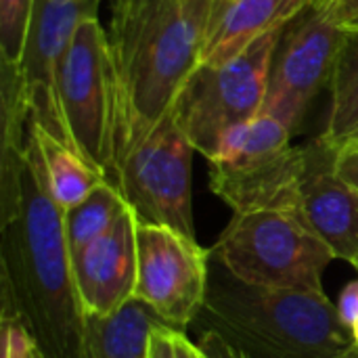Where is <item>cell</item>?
I'll list each match as a JSON object with an SVG mask.
<instances>
[{"label":"cell","instance_id":"20","mask_svg":"<svg viewBox=\"0 0 358 358\" xmlns=\"http://www.w3.org/2000/svg\"><path fill=\"white\" fill-rule=\"evenodd\" d=\"M336 174L358 193V141H350L334 149Z\"/></svg>","mask_w":358,"mask_h":358},{"label":"cell","instance_id":"18","mask_svg":"<svg viewBox=\"0 0 358 358\" xmlns=\"http://www.w3.org/2000/svg\"><path fill=\"white\" fill-rule=\"evenodd\" d=\"M128 210L126 199L109 180H103L84 201L65 210V231L71 258L105 235Z\"/></svg>","mask_w":358,"mask_h":358},{"label":"cell","instance_id":"28","mask_svg":"<svg viewBox=\"0 0 358 358\" xmlns=\"http://www.w3.org/2000/svg\"><path fill=\"white\" fill-rule=\"evenodd\" d=\"M352 336H355V342H357V346H358V321H357V325H355V329H352Z\"/></svg>","mask_w":358,"mask_h":358},{"label":"cell","instance_id":"29","mask_svg":"<svg viewBox=\"0 0 358 358\" xmlns=\"http://www.w3.org/2000/svg\"><path fill=\"white\" fill-rule=\"evenodd\" d=\"M29 358H36V350H31V357Z\"/></svg>","mask_w":358,"mask_h":358},{"label":"cell","instance_id":"3","mask_svg":"<svg viewBox=\"0 0 358 358\" xmlns=\"http://www.w3.org/2000/svg\"><path fill=\"white\" fill-rule=\"evenodd\" d=\"M195 323L245 358H338L357 344L325 292L252 285L214 256Z\"/></svg>","mask_w":358,"mask_h":358},{"label":"cell","instance_id":"11","mask_svg":"<svg viewBox=\"0 0 358 358\" xmlns=\"http://www.w3.org/2000/svg\"><path fill=\"white\" fill-rule=\"evenodd\" d=\"M99 6L101 0H36L25 50L15 67L29 120L67 145L71 143L59 101V71L78 25L99 17Z\"/></svg>","mask_w":358,"mask_h":358},{"label":"cell","instance_id":"14","mask_svg":"<svg viewBox=\"0 0 358 358\" xmlns=\"http://www.w3.org/2000/svg\"><path fill=\"white\" fill-rule=\"evenodd\" d=\"M317 0H214L199 65H220L262 36L287 27Z\"/></svg>","mask_w":358,"mask_h":358},{"label":"cell","instance_id":"13","mask_svg":"<svg viewBox=\"0 0 358 358\" xmlns=\"http://www.w3.org/2000/svg\"><path fill=\"white\" fill-rule=\"evenodd\" d=\"M136 218L128 210L105 235L73 256V277L86 315H111L134 298Z\"/></svg>","mask_w":358,"mask_h":358},{"label":"cell","instance_id":"24","mask_svg":"<svg viewBox=\"0 0 358 358\" xmlns=\"http://www.w3.org/2000/svg\"><path fill=\"white\" fill-rule=\"evenodd\" d=\"M176 358H203L197 344H193L185 331H176Z\"/></svg>","mask_w":358,"mask_h":358},{"label":"cell","instance_id":"16","mask_svg":"<svg viewBox=\"0 0 358 358\" xmlns=\"http://www.w3.org/2000/svg\"><path fill=\"white\" fill-rule=\"evenodd\" d=\"M29 132L36 138L52 197L63 210L84 201L105 178V174L86 159L76 147L59 141L29 120Z\"/></svg>","mask_w":358,"mask_h":358},{"label":"cell","instance_id":"7","mask_svg":"<svg viewBox=\"0 0 358 358\" xmlns=\"http://www.w3.org/2000/svg\"><path fill=\"white\" fill-rule=\"evenodd\" d=\"M195 151L172 107L128 149L111 185L117 187L138 222L170 227L197 239L193 220Z\"/></svg>","mask_w":358,"mask_h":358},{"label":"cell","instance_id":"23","mask_svg":"<svg viewBox=\"0 0 358 358\" xmlns=\"http://www.w3.org/2000/svg\"><path fill=\"white\" fill-rule=\"evenodd\" d=\"M338 313L344 325L352 331L358 321V281H352L344 287L338 300Z\"/></svg>","mask_w":358,"mask_h":358},{"label":"cell","instance_id":"6","mask_svg":"<svg viewBox=\"0 0 358 358\" xmlns=\"http://www.w3.org/2000/svg\"><path fill=\"white\" fill-rule=\"evenodd\" d=\"M283 29H275L220 65H197L172 109L197 153L208 159L237 126L258 117Z\"/></svg>","mask_w":358,"mask_h":358},{"label":"cell","instance_id":"21","mask_svg":"<svg viewBox=\"0 0 358 358\" xmlns=\"http://www.w3.org/2000/svg\"><path fill=\"white\" fill-rule=\"evenodd\" d=\"M176 331L168 325H159L151 331L147 358H176Z\"/></svg>","mask_w":358,"mask_h":358},{"label":"cell","instance_id":"22","mask_svg":"<svg viewBox=\"0 0 358 358\" xmlns=\"http://www.w3.org/2000/svg\"><path fill=\"white\" fill-rule=\"evenodd\" d=\"M197 346H199L203 358H245L233 346H229L222 338H218L216 334H208V331H201Z\"/></svg>","mask_w":358,"mask_h":358},{"label":"cell","instance_id":"9","mask_svg":"<svg viewBox=\"0 0 358 358\" xmlns=\"http://www.w3.org/2000/svg\"><path fill=\"white\" fill-rule=\"evenodd\" d=\"M136 256L134 298L166 325L185 331L206 302L212 250L170 227L136 220Z\"/></svg>","mask_w":358,"mask_h":358},{"label":"cell","instance_id":"4","mask_svg":"<svg viewBox=\"0 0 358 358\" xmlns=\"http://www.w3.org/2000/svg\"><path fill=\"white\" fill-rule=\"evenodd\" d=\"M212 256L245 283L315 294L323 292V273L336 260L306 222L287 210L233 212Z\"/></svg>","mask_w":358,"mask_h":358},{"label":"cell","instance_id":"26","mask_svg":"<svg viewBox=\"0 0 358 358\" xmlns=\"http://www.w3.org/2000/svg\"><path fill=\"white\" fill-rule=\"evenodd\" d=\"M357 2L358 0H317L315 6L323 8V10L329 13L331 17H338L342 10H346L348 6H352V4H357Z\"/></svg>","mask_w":358,"mask_h":358},{"label":"cell","instance_id":"2","mask_svg":"<svg viewBox=\"0 0 358 358\" xmlns=\"http://www.w3.org/2000/svg\"><path fill=\"white\" fill-rule=\"evenodd\" d=\"M214 0H109L113 182L128 149L174 105L201 59Z\"/></svg>","mask_w":358,"mask_h":358},{"label":"cell","instance_id":"8","mask_svg":"<svg viewBox=\"0 0 358 358\" xmlns=\"http://www.w3.org/2000/svg\"><path fill=\"white\" fill-rule=\"evenodd\" d=\"M59 101L69 143L109 180L113 172V73L107 29L82 21L59 71Z\"/></svg>","mask_w":358,"mask_h":358},{"label":"cell","instance_id":"10","mask_svg":"<svg viewBox=\"0 0 358 358\" xmlns=\"http://www.w3.org/2000/svg\"><path fill=\"white\" fill-rule=\"evenodd\" d=\"M346 38L348 31L315 4L294 19L275 52L260 115L275 117L296 132L313 99L331 84Z\"/></svg>","mask_w":358,"mask_h":358},{"label":"cell","instance_id":"5","mask_svg":"<svg viewBox=\"0 0 358 358\" xmlns=\"http://www.w3.org/2000/svg\"><path fill=\"white\" fill-rule=\"evenodd\" d=\"M275 117L258 115L233 128L210 162V187L233 212L287 210L298 214L306 166L304 145Z\"/></svg>","mask_w":358,"mask_h":358},{"label":"cell","instance_id":"19","mask_svg":"<svg viewBox=\"0 0 358 358\" xmlns=\"http://www.w3.org/2000/svg\"><path fill=\"white\" fill-rule=\"evenodd\" d=\"M36 0H0V61L17 67L31 23Z\"/></svg>","mask_w":358,"mask_h":358},{"label":"cell","instance_id":"25","mask_svg":"<svg viewBox=\"0 0 358 358\" xmlns=\"http://www.w3.org/2000/svg\"><path fill=\"white\" fill-rule=\"evenodd\" d=\"M346 31H357L358 34V2L348 6L346 10H342L338 17H334Z\"/></svg>","mask_w":358,"mask_h":358},{"label":"cell","instance_id":"27","mask_svg":"<svg viewBox=\"0 0 358 358\" xmlns=\"http://www.w3.org/2000/svg\"><path fill=\"white\" fill-rule=\"evenodd\" d=\"M338 358H358V346L355 344V346H352L350 350H346V352H344L342 357H338Z\"/></svg>","mask_w":358,"mask_h":358},{"label":"cell","instance_id":"17","mask_svg":"<svg viewBox=\"0 0 358 358\" xmlns=\"http://www.w3.org/2000/svg\"><path fill=\"white\" fill-rule=\"evenodd\" d=\"M331 105L323 141L338 149L344 143L358 141V34L348 31V38L338 57L334 78L329 84Z\"/></svg>","mask_w":358,"mask_h":358},{"label":"cell","instance_id":"15","mask_svg":"<svg viewBox=\"0 0 358 358\" xmlns=\"http://www.w3.org/2000/svg\"><path fill=\"white\" fill-rule=\"evenodd\" d=\"M159 325L166 323L136 298L105 317L84 313V358H147Z\"/></svg>","mask_w":358,"mask_h":358},{"label":"cell","instance_id":"30","mask_svg":"<svg viewBox=\"0 0 358 358\" xmlns=\"http://www.w3.org/2000/svg\"><path fill=\"white\" fill-rule=\"evenodd\" d=\"M34 350H36V348H34ZM36 358H42L40 355H38V350H36Z\"/></svg>","mask_w":358,"mask_h":358},{"label":"cell","instance_id":"1","mask_svg":"<svg viewBox=\"0 0 358 358\" xmlns=\"http://www.w3.org/2000/svg\"><path fill=\"white\" fill-rule=\"evenodd\" d=\"M0 319L17 321L42 358H84V308L65 231L40 147L2 143Z\"/></svg>","mask_w":358,"mask_h":358},{"label":"cell","instance_id":"12","mask_svg":"<svg viewBox=\"0 0 358 358\" xmlns=\"http://www.w3.org/2000/svg\"><path fill=\"white\" fill-rule=\"evenodd\" d=\"M306 166L298 216L334 252L358 271V193L334 170V147L323 136L304 145Z\"/></svg>","mask_w":358,"mask_h":358}]
</instances>
